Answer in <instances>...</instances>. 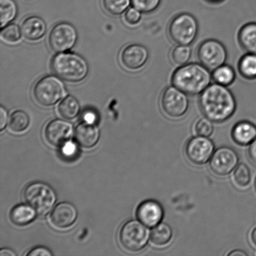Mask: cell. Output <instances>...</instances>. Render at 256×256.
<instances>
[{"mask_svg": "<svg viewBox=\"0 0 256 256\" xmlns=\"http://www.w3.org/2000/svg\"><path fill=\"white\" fill-rule=\"evenodd\" d=\"M8 112L4 107L0 108V130H2L6 126Z\"/></svg>", "mask_w": 256, "mask_h": 256, "instance_id": "cell-38", "label": "cell"}, {"mask_svg": "<svg viewBox=\"0 0 256 256\" xmlns=\"http://www.w3.org/2000/svg\"><path fill=\"white\" fill-rule=\"evenodd\" d=\"M214 144L208 137H193L188 140L185 148L188 159L196 165L204 164L212 158L214 152Z\"/></svg>", "mask_w": 256, "mask_h": 256, "instance_id": "cell-11", "label": "cell"}, {"mask_svg": "<svg viewBox=\"0 0 256 256\" xmlns=\"http://www.w3.org/2000/svg\"><path fill=\"white\" fill-rule=\"evenodd\" d=\"M197 57L200 64L212 72L225 64L228 58L227 50L218 40H206L198 46Z\"/></svg>", "mask_w": 256, "mask_h": 256, "instance_id": "cell-8", "label": "cell"}, {"mask_svg": "<svg viewBox=\"0 0 256 256\" xmlns=\"http://www.w3.org/2000/svg\"><path fill=\"white\" fill-rule=\"evenodd\" d=\"M74 133V127L70 122L62 120L50 122L45 130L48 142L54 146H61L68 142Z\"/></svg>", "mask_w": 256, "mask_h": 256, "instance_id": "cell-13", "label": "cell"}, {"mask_svg": "<svg viewBox=\"0 0 256 256\" xmlns=\"http://www.w3.org/2000/svg\"><path fill=\"white\" fill-rule=\"evenodd\" d=\"M82 118H84V122L91 124H94L98 118L96 112L92 110H87L84 112Z\"/></svg>", "mask_w": 256, "mask_h": 256, "instance_id": "cell-37", "label": "cell"}, {"mask_svg": "<svg viewBox=\"0 0 256 256\" xmlns=\"http://www.w3.org/2000/svg\"><path fill=\"white\" fill-rule=\"evenodd\" d=\"M1 12V26L4 28L8 24L16 18L18 7L14 0H0Z\"/></svg>", "mask_w": 256, "mask_h": 256, "instance_id": "cell-26", "label": "cell"}, {"mask_svg": "<svg viewBox=\"0 0 256 256\" xmlns=\"http://www.w3.org/2000/svg\"><path fill=\"white\" fill-rule=\"evenodd\" d=\"M22 34V31L18 25L8 24L2 30L1 38L8 44H15L21 39Z\"/></svg>", "mask_w": 256, "mask_h": 256, "instance_id": "cell-31", "label": "cell"}, {"mask_svg": "<svg viewBox=\"0 0 256 256\" xmlns=\"http://www.w3.org/2000/svg\"><path fill=\"white\" fill-rule=\"evenodd\" d=\"M232 134L233 140L237 144H250L256 138V126L252 122H240L233 128Z\"/></svg>", "mask_w": 256, "mask_h": 256, "instance_id": "cell-19", "label": "cell"}, {"mask_svg": "<svg viewBox=\"0 0 256 256\" xmlns=\"http://www.w3.org/2000/svg\"><path fill=\"white\" fill-rule=\"evenodd\" d=\"M188 95L174 86H168L162 92L160 108L166 116L179 118L186 114L189 108Z\"/></svg>", "mask_w": 256, "mask_h": 256, "instance_id": "cell-9", "label": "cell"}, {"mask_svg": "<svg viewBox=\"0 0 256 256\" xmlns=\"http://www.w3.org/2000/svg\"><path fill=\"white\" fill-rule=\"evenodd\" d=\"M138 219L148 228L160 224L164 217L162 204L155 200H147L140 203L136 212Z\"/></svg>", "mask_w": 256, "mask_h": 256, "instance_id": "cell-15", "label": "cell"}, {"mask_svg": "<svg viewBox=\"0 0 256 256\" xmlns=\"http://www.w3.org/2000/svg\"><path fill=\"white\" fill-rule=\"evenodd\" d=\"M238 68L240 74L244 78L256 80V54H247L240 58Z\"/></svg>", "mask_w": 256, "mask_h": 256, "instance_id": "cell-23", "label": "cell"}, {"mask_svg": "<svg viewBox=\"0 0 256 256\" xmlns=\"http://www.w3.org/2000/svg\"><path fill=\"white\" fill-rule=\"evenodd\" d=\"M234 180L236 184L242 188L248 186L252 180V172L246 164L238 165L234 170Z\"/></svg>", "mask_w": 256, "mask_h": 256, "instance_id": "cell-30", "label": "cell"}, {"mask_svg": "<svg viewBox=\"0 0 256 256\" xmlns=\"http://www.w3.org/2000/svg\"><path fill=\"white\" fill-rule=\"evenodd\" d=\"M78 148L76 145L72 142H67L62 145V152L64 156L66 159H74L78 154Z\"/></svg>", "mask_w": 256, "mask_h": 256, "instance_id": "cell-35", "label": "cell"}, {"mask_svg": "<svg viewBox=\"0 0 256 256\" xmlns=\"http://www.w3.org/2000/svg\"><path fill=\"white\" fill-rule=\"evenodd\" d=\"M21 31L24 38L29 41H37L42 38L46 34V24L41 18L30 16L22 22Z\"/></svg>", "mask_w": 256, "mask_h": 256, "instance_id": "cell-17", "label": "cell"}, {"mask_svg": "<svg viewBox=\"0 0 256 256\" xmlns=\"http://www.w3.org/2000/svg\"><path fill=\"white\" fill-rule=\"evenodd\" d=\"M162 0H132V6L144 14L154 12L160 6Z\"/></svg>", "mask_w": 256, "mask_h": 256, "instance_id": "cell-32", "label": "cell"}, {"mask_svg": "<svg viewBox=\"0 0 256 256\" xmlns=\"http://www.w3.org/2000/svg\"><path fill=\"white\" fill-rule=\"evenodd\" d=\"M149 58V52L146 47L140 44H132L125 47L121 54L122 64L130 70L142 68Z\"/></svg>", "mask_w": 256, "mask_h": 256, "instance_id": "cell-14", "label": "cell"}, {"mask_svg": "<svg viewBox=\"0 0 256 256\" xmlns=\"http://www.w3.org/2000/svg\"><path fill=\"white\" fill-rule=\"evenodd\" d=\"M24 198L27 204L41 216L47 214L56 202L54 190L49 185L41 182L28 186L24 190Z\"/></svg>", "mask_w": 256, "mask_h": 256, "instance_id": "cell-5", "label": "cell"}, {"mask_svg": "<svg viewBox=\"0 0 256 256\" xmlns=\"http://www.w3.org/2000/svg\"><path fill=\"white\" fill-rule=\"evenodd\" d=\"M208 1L210 2H213V4H217V2H222L223 0H208Z\"/></svg>", "mask_w": 256, "mask_h": 256, "instance_id": "cell-43", "label": "cell"}, {"mask_svg": "<svg viewBox=\"0 0 256 256\" xmlns=\"http://www.w3.org/2000/svg\"><path fill=\"white\" fill-rule=\"evenodd\" d=\"M100 130L94 124L84 122L78 125L75 130V138L82 147L90 148L94 146L98 142Z\"/></svg>", "mask_w": 256, "mask_h": 256, "instance_id": "cell-18", "label": "cell"}, {"mask_svg": "<svg viewBox=\"0 0 256 256\" xmlns=\"http://www.w3.org/2000/svg\"><path fill=\"white\" fill-rule=\"evenodd\" d=\"M239 156L234 149L222 146L216 150L210 160V169L220 176L230 174L237 167Z\"/></svg>", "mask_w": 256, "mask_h": 256, "instance_id": "cell-12", "label": "cell"}, {"mask_svg": "<svg viewBox=\"0 0 256 256\" xmlns=\"http://www.w3.org/2000/svg\"><path fill=\"white\" fill-rule=\"evenodd\" d=\"M78 216L76 208L69 202H62L55 207L51 214L52 224L58 228L71 226Z\"/></svg>", "mask_w": 256, "mask_h": 256, "instance_id": "cell-16", "label": "cell"}, {"mask_svg": "<svg viewBox=\"0 0 256 256\" xmlns=\"http://www.w3.org/2000/svg\"><path fill=\"white\" fill-rule=\"evenodd\" d=\"M192 54V50L190 46L178 44L170 52V58L173 64L180 67L188 64Z\"/></svg>", "mask_w": 256, "mask_h": 256, "instance_id": "cell-27", "label": "cell"}, {"mask_svg": "<svg viewBox=\"0 0 256 256\" xmlns=\"http://www.w3.org/2000/svg\"><path fill=\"white\" fill-rule=\"evenodd\" d=\"M250 238H252L253 244H254L256 247V228L252 230V236H250Z\"/></svg>", "mask_w": 256, "mask_h": 256, "instance_id": "cell-42", "label": "cell"}, {"mask_svg": "<svg viewBox=\"0 0 256 256\" xmlns=\"http://www.w3.org/2000/svg\"><path fill=\"white\" fill-rule=\"evenodd\" d=\"M52 72L64 81L78 82L86 78L89 66L86 60L74 52H60L52 58Z\"/></svg>", "mask_w": 256, "mask_h": 256, "instance_id": "cell-3", "label": "cell"}, {"mask_svg": "<svg viewBox=\"0 0 256 256\" xmlns=\"http://www.w3.org/2000/svg\"><path fill=\"white\" fill-rule=\"evenodd\" d=\"M150 232L146 226L136 220L125 223L120 230V242L129 252H138L144 249L150 238Z\"/></svg>", "mask_w": 256, "mask_h": 256, "instance_id": "cell-7", "label": "cell"}, {"mask_svg": "<svg viewBox=\"0 0 256 256\" xmlns=\"http://www.w3.org/2000/svg\"></svg>", "mask_w": 256, "mask_h": 256, "instance_id": "cell-44", "label": "cell"}, {"mask_svg": "<svg viewBox=\"0 0 256 256\" xmlns=\"http://www.w3.org/2000/svg\"><path fill=\"white\" fill-rule=\"evenodd\" d=\"M58 110L60 114L64 119H74L80 114V102L74 96H68L60 102Z\"/></svg>", "mask_w": 256, "mask_h": 256, "instance_id": "cell-24", "label": "cell"}, {"mask_svg": "<svg viewBox=\"0 0 256 256\" xmlns=\"http://www.w3.org/2000/svg\"><path fill=\"white\" fill-rule=\"evenodd\" d=\"M36 212L30 206L18 205L10 212V219L14 224L24 226L32 222L36 218Z\"/></svg>", "mask_w": 256, "mask_h": 256, "instance_id": "cell-21", "label": "cell"}, {"mask_svg": "<svg viewBox=\"0 0 256 256\" xmlns=\"http://www.w3.org/2000/svg\"><path fill=\"white\" fill-rule=\"evenodd\" d=\"M248 154L252 162L256 164V138L250 145Z\"/></svg>", "mask_w": 256, "mask_h": 256, "instance_id": "cell-39", "label": "cell"}, {"mask_svg": "<svg viewBox=\"0 0 256 256\" xmlns=\"http://www.w3.org/2000/svg\"><path fill=\"white\" fill-rule=\"evenodd\" d=\"M16 254L10 249H2L0 250V256H16Z\"/></svg>", "mask_w": 256, "mask_h": 256, "instance_id": "cell-40", "label": "cell"}, {"mask_svg": "<svg viewBox=\"0 0 256 256\" xmlns=\"http://www.w3.org/2000/svg\"><path fill=\"white\" fill-rule=\"evenodd\" d=\"M29 124L28 115L22 110H17L12 112L10 116L9 127L12 132H24L28 127Z\"/></svg>", "mask_w": 256, "mask_h": 256, "instance_id": "cell-28", "label": "cell"}, {"mask_svg": "<svg viewBox=\"0 0 256 256\" xmlns=\"http://www.w3.org/2000/svg\"><path fill=\"white\" fill-rule=\"evenodd\" d=\"M194 130L198 135L208 137L214 132V126L212 122L206 117L202 118L196 122Z\"/></svg>", "mask_w": 256, "mask_h": 256, "instance_id": "cell-33", "label": "cell"}, {"mask_svg": "<svg viewBox=\"0 0 256 256\" xmlns=\"http://www.w3.org/2000/svg\"><path fill=\"white\" fill-rule=\"evenodd\" d=\"M64 85L62 80L54 76L42 77L34 88V96L36 102L44 106L56 104L65 95Z\"/></svg>", "mask_w": 256, "mask_h": 256, "instance_id": "cell-6", "label": "cell"}, {"mask_svg": "<svg viewBox=\"0 0 256 256\" xmlns=\"http://www.w3.org/2000/svg\"><path fill=\"white\" fill-rule=\"evenodd\" d=\"M52 255L50 250L42 247L34 248L28 254V256H52Z\"/></svg>", "mask_w": 256, "mask_h": 256, "instance_id": "cell-36", "label": "cell"}, {"mask_svg": "<svg viewBox=\"0 0 256 256\" xmlns=\"http://www.w3.org/2000/svg\"><path fill=\"white\" fill-rule=\"evenodd\" d=\"M124 18L130 25L137 24L142 20V12L133 6L130 8L125 12Z\"/></svg>", "mask_w": 256, "mask_h": 256, "instance_id": "cell-34", "label": "cell"}, {"mask_svg": "<svg viewBox=\"0 0 256 256\" xmlns=\"http://www.w3.org/2000/svg\"><path fill=\"white\" fill-rule=\"evenodd\" d=\"M78 32L74 25L62 22L55 25L49 35V44L54 52L68 51L76 44Z\"/></svg>", "mask_w": 256, "mask_h": 256, "instance_id": "cell-10", "label": "cell"}, {"mask_svg": "<svg viewBox=\"0 0 256 256\" xmlns=\"http://www.w3.org/2000/svg\"><path fill=\"white\" fill-rule=\"evenodd\" d=\"M199 104L205 117L212 122H222L230 119L236 110V101L227 86L210 84L200 94Z\"/></svg>", "mask_w": 256, "mask_h": 256, "instance_id": "cell-1", "label": "cell"}, {"mask_svg": "<svg viewBox=\"0 0 256 256\" xmlns=\"http://www.w3.org/2000/svg\"><path fill=\"white\" fill-rule=\"evenodd\" d=\"M228 256H248V254H247V253H246L244 252H243V250H232V252H230V253H229V254H228Z\"/></svg>", "mask_w": 256, "mask_h": 256, "instance_id": "cell-41", "label": "cell"}, {"mask_svg": "<svg viewBox=\"0 0 256 256\" xmlns=\"http://www.w3.org/2000/svg\"><path fill=\"white\" fill-rule=\"evenodd\" d=\"M199 24L192 14L182 12L175 16L168 26V34L176 44L190 46L196 39Z\"/></svg>", "mask_w": 256, "mask_h": 256, "instance_id": "cell-4", "label": "cell"}, {"mask_svg": "<svg viewBox=\"0 0 256 256\" xmlns=\"http://www.w3.org/2000/svg\"><path fill=\"white\" fill-rule=\"evenodd\" d=\"M238 38L240 46L247 54H256V22L243 25L238 32Z\"/></svg>", "mask_w": 256, "mask_h": 256, "instance_id": "cell-20", "label": "cell"}, {"mask_svg": "<svg viewBox=\"0 0 256 256\" xmlns=\"http://www.w3.org/2000/svg\"><path fill=\"white\" fill-rule=\"evenodd\" d=\"M212 74L202 64L190 62L180 66L172 75L173 86L188 96L202 94L212 82Z\"/></svg>", "mask_w": 256, "mask_h": 256, "instance_id": "cell-2", "label": "cell"}, {"mask_svg": "<svg viewBox=\"0 0 256 256\" xmlns=\"http://www.w3.org/2000/svg\"><path fill=\"white\" fill-rule=\"evenodd\" d=\"M212 78L216 84L228 87L234 82L236 72L232 67L224 64L212 71Z\"/></svg>", "mask_w": 256, "mask_h": 256, "instance_id": "cell-25", "label": "cell"}, {"mask_svg": "<svg viewBox=\"0 0 256 256\" xmlns=\"http://www.w3.org/2000/svg\"><path fill=\"white\" fill-rule=\"evenodd\" d=\"M104 9L112 15H120L126 11L132 0H102Z\"/></svg>", "mask_w": 256, "mask_h": 256, "instance_id": "cell-29", "label": "cell"}, {"mask_svg": "<svg viewBox=\"0 0 256 256\" xmlns=\"http://www.w3.org/2000/svg\"><path fill=\"white\" fill-rule=\"evenodd\" d=\"M172 230L169 224L165 222H160V224L153 227L150 233V239L152 244L162 246L166 245L172 240Z\"/></svg>", "mask_w": 256, "mask_h": 256, "instance_id": "cell-22", "label": "cell"}]
</instances>
